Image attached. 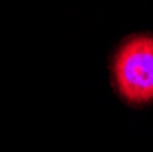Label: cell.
<instances>
[{"label": "cell", "instance_id": "1", "mask_svg": "<svg viewBox=\"0 0 153 152\" xmlns=\"http://www.w3.org/2000/svg\"><path fill=\"white\" fill-rule=\"evenodd\" d=\"M115 93L131 106L153 103V31H131L113 46L108 61Z\"/></svg>", "mask_w": 153, "mask_h": 152}]
</instances>
